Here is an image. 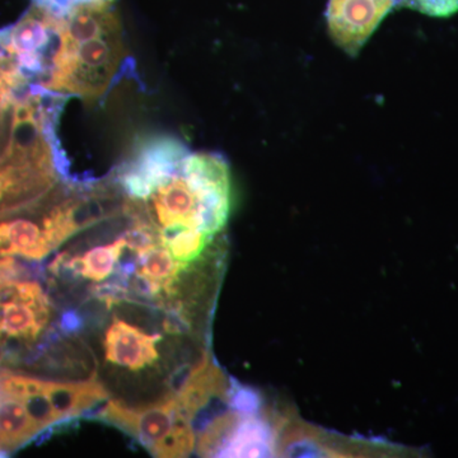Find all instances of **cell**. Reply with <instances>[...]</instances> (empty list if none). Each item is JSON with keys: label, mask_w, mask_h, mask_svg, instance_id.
<instances>
[{"label": "cell", "mask_w": 458, "mask_h": 458, "mask_svg": "<svg viewBox=\"0 0 458 458\" xmlns=\"http://www.w3.org/2000/svg\"><path fill=\"white\" fill-rule=\"evenodd\" d=\"M80 232L77 189L62 182L31 207L0 216V256L42 261Z\"/></svg>", "instance_id": "cell-1"}, {"label": "cell", "mask_w": 458, "mask_h": 458, "mask_svg": "<svg viewBox=\"0 0 458 458\" xmlns=\"http://www.w3.org/2000/svg\"><path fill=\"white\" fill-rule=\"evenodd\" d=\"M89 418L131 434L156 457H186L194 451V427L171 391L156 401L135 405L111 399Z\"/></svg>", "instance_id": "cell-2"}, {"label": "cell", "mask_w": 458, "mask_h": 458, "mask_svg": "<svg viewBox=\"0 0 458 458\" xmlns=\"http://www.w3.org/2000/svg\"><path fill=\"white\" fill-rule=\"evenodd\" d=\"M50 295L38 280L18 279L0 291V361L42 348L47 336H62Z\"/></svg>", "instance_id": "cell-3"}, {"label": "cell", "mask_w": 458, "mask_h": 458, "mask_svg": "<svg viewBox=\"0 0 458 458\" xmlns=\"http://www.w3.org/2000/svg\"><path fill=\"white\" fill-rule=\"evenodd\" d=\"M164 335L148 333L138 324L114 315L104 334L105 360L114 369L140 375L158 369Z\"/></svg>", "instance_id": "cell-4"}, {"label": "cell", "mask_w": 458, "mask_h": 458, "mask_svg": "<svg viewBox=\"0 0 458 458\" xmlns=\"http://www.w3.org/2000/svg\"><path fill=\"white\" fill-rule=\"evenodd\" d=\"M396 4L399 0H330L327 12L328 33L348 55H358Z\"/></svg>", "instance_id": "cell-5"}, {"label": "cell", "mask_w": 458, "mask_h": 458, "mask_svg": "<svg viewBox=\"0 0 458 458\" xmlns=\"http://www.w3.org/2000/svg\"><path fill=\"white\" fill-rule=\"evenodd\" d=\"M41 433L25 403L0 390V451L8 454L20 450Z\"/></svg>", "instance_id": "cell-6"}, {"label": "cell", "mask_w": 458, "mask_h": 458, "mask_svg": "<svg viewBox=\"0 0 458 458\" xmlns=\"http://www.w3.org/2000/svg\"><path fill=\"white\" fill-rule=\"evenodd\" d=\"M399 4L430 17H451L458 12V0H399Z\"/></svg>", "instance_id": "cell-7"}, {"label": "cell", "mask_w": 458, "mask_h": 458, "mask_svg": "<svg viewBox=\"0 0 458 458\" xmlns=\"http://www.w3.org/2000/svg\"><path fill=\"white\" fill-rule=\"evenodd\" d=\"M27 270L25 265L12 256H0V291L14 280L25 278Z\"/></svg>", "instance_id": "cell-8"}, {"label": "cell", "mask_w": 458, "mask_h": 458, "mask_svg": "<svg viewBox=\"0 0 458 458\" xmlns=\"http://www.w3.org/2000/svg\"><path fill=\"white\" fill-rule=\"evenodd\" d=\"M89 2L93 0H32V5L47 12L51 16L62 18L77 5Z\"/></svg>", "instance_id": "cell-9"}, {"label": "cell", "mask_w": 458, "mask_h": 458, "mask_svg": "<svg viewBox=\"0 0 458 458\" xmlns=\"http://www.w3.org/2000/svg\"><path fill=\"white\" fill-rule=\"evenodd\" d=\"M8 456L7 454H4V452L0 451V457H5Z\"/></svg>", "instance_id": "cell-10"}]
</instances>
